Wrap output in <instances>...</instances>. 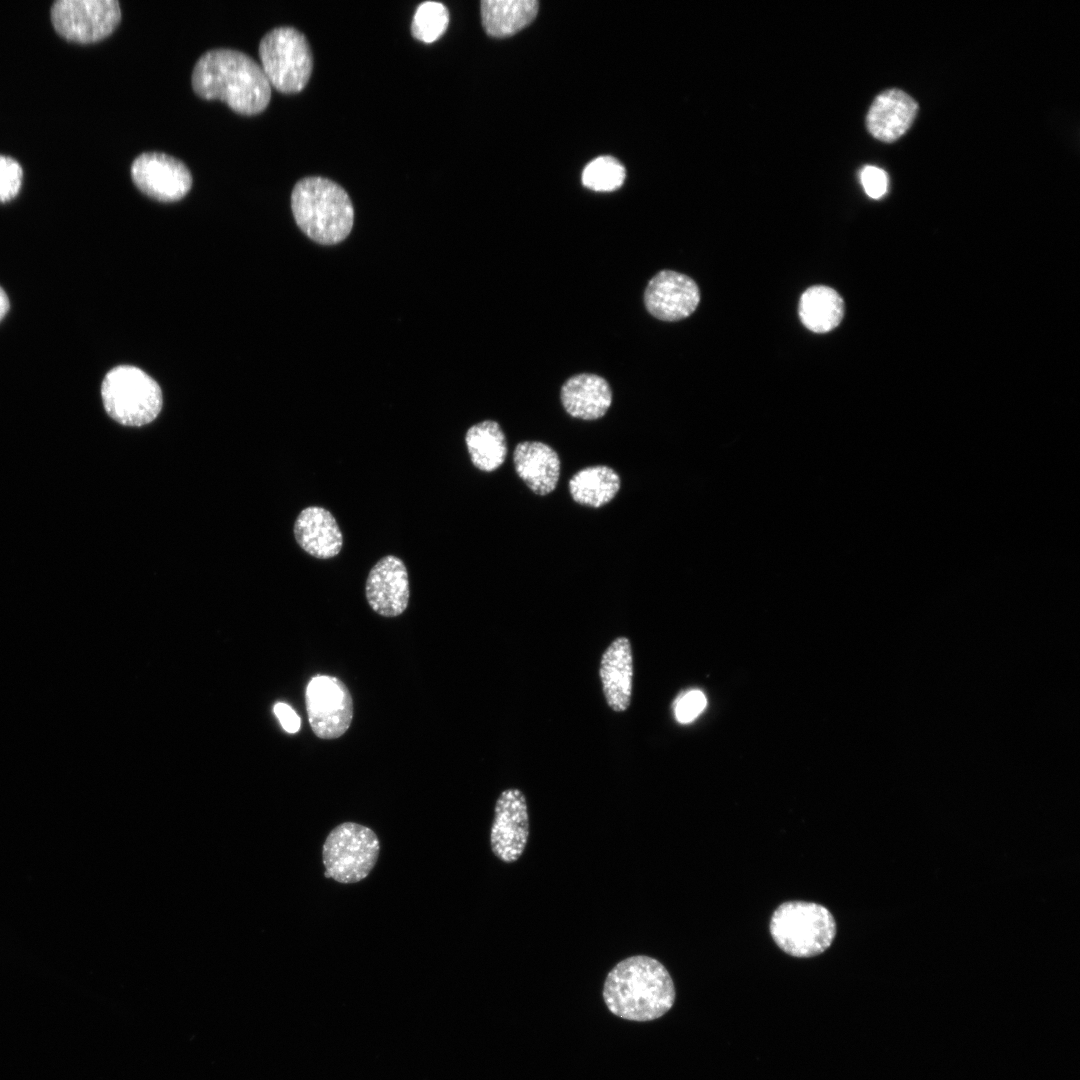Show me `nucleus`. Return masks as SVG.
<instances>
[{"label": "nucleus", "mask_w": 1080, "mask_h": 1080, "mask_svg": "<svg viewBox=\"0 0 1080 1080\" xmlns=\"http://www.w3.org/2000/svg\"><path fill=\"white\" fill-rule=\"evenodd\" d=\"M560 398L570 416L582 420H596L604 416L611 406L612 390L603 377L581 373L565 381Z\"/></svg>", "instance_id": "nucleus-18"}, {"label": "nucleus", "mask_w": 1080, "mask_h": 1080, "mask_svg": "<svg viewBox=\"0 0 1080 1080\" xmlns=\"http://www.w3.org/2000/svg\"><path fill=\"white\" fill-rule=\"evenodd\" d=\"M294 536L298 545L317 559H330L339 554L343 535L330 511L321 506H308L297 516Z\"/></svg>", "instance_id": "nucleus-16"}, {"label": "nucleus", "mask_w": 1080, "mask_h": 1080, "mask_svg": "<svg viewBox=\"0 0 1080 1080\" xmlns=\"http://www.w3.org/2000/svg\"><path fill=\"white\" fill-rule=\"evenodd\" d=\"M191 83L199 97L224 101L241 115L261 113L271 98V85L261 66L244 52L229 48L202 54L193 68Z\"/></svg>", "instance_id": "nucleus-1"}, {"label": "nucleus", "mask_w": 1080, "mask_h": 1080, "mask_svg": "<svg viewBox=\"0 0 1080 1080\" xmlns=\"http://www.w3.org/2000/svg\"><path fill=\"white\" fill-rule=\"evenodd\" d=\"M135 186L145 195L161 202L182 199L192 187V175L179 159L161 152H145L131 164Z\"/></svg>", "instance_id": "nucleus-10"}, {"label": "nucleus", "mask_w": 1080, "mask_h": 1080, "mask_svg": "<svg viewBox=\"0 0 1080 1080\" xmlns=\"http://www.w3.org/2000/svg\"><path fill=\"white\" fill-rule=\"evenodd\" d=\"M448 24L447 8L440 2L427 1L417 7L411 23V33L419 41L432 43L445 33Z\"/></svg>", "instance_id": "nucleus-23"}, {"label": "nucleus", "mask_w": 1080, "mask_h": 1080, "mask_svg": "<svg viewBox=\"0 0 1080 1080\" xmlns=\"http://www.w3.org/2000/svg\"><path fill=\"white\" fill-rule=\"evenodd\" d=\"M770 934L785 953L799 958L826 951L836 935V922L824 906L805 901H788L774 911Z\"/></svg>", "instance_id": "nucleus-4"}, {"label": "nucleus", "mask_w": 1080, "mask_h": 1080, "mask_svg": "<svg viewBox=\"0 0 1080 1080\" xmlns=\"http://www.w3.org/2000/svg\"><path fill=\"white\" fill-rule=\"evenodd\" d=\"M121 20L117 0H58L51 7V21L64 38L93 43L109 36Z\"/></svg>", "instance_id": "nucleus-8"}, {"label": "nucleus", "mask_w": 1080, "mask_h": 1080, "mask_svg": "<svg viewBox=\"0 0 1080 1080\" xmlns=\"http://www.w3.org/2000/svg\"><path fill=\"white\" fill-rule=\"evenodd\" d=\"M274 714L280 721L283 729L288 733H296L300 729L301 720L298 714L286 703H276Z\"/></svg>", "instance_id": "nucleus-28"}, {"label": "nucleus", "mask_w": 1080, "mask_h": 1080, "mask_svg": "<svg viewBox=\"0 0 1080 1080\" xmlns=\"http://www.w3.org/2000/svg\"><path fill=\"white\" fill-rule=\"evenodd\" d=\"M843 316L844 301L833 288L816 285L801 295L799 317L808 330L827 333L840 324Z\"/></svg>", "instance_id": "nucleus-20"}, {"label": "nucleus", "mask_w": 1080, "mask_h": 1080, "mask_svg": "<svg viewBox=\"0 0 1080 1080\" xmlns=\"http://www.w3.org/2000/svg\"><path fill=\"white\" fill-rule=\"evenodd\" d=\"M706 705L707 699L701 690L686 691L674 703L675 717L683 724L692 722L702 713Z\"/></svg>", "instance_id": "nucleus-26"}, {"label": "nucleus", "mask_w": 1080, "mask_h": 1080, "mask_svg": "<svg viewBox=\"0 0 1080 1080\" xmlns=\"http://www.w3.org/2000/svg\"><path fill=\"white\" fill-rule=\"evenodd\" d=\"M9 310V299L5 291L0 287V321Z\"/></svg>", "instance_id": "nucleus-29"}, {"label": "nucleus", "mask_w": 1080, "mask_h": 1080, "mask_svg": "<svg viewBox=\"0 0 1080 1080\" xmlns=\"http://www.w3.org/2000/svg\"><path fill=\"white\" fill-rule=\"evenodd\" d=\"M513 462L518 476L535 494L544 496L556 488L560 459L549 445L539 441L520 442L514 449Z\"/></svg>", "instance_id": "nucleus-17"}, {"label": "nucleus", "mask_w": 1080, "mask_h": 1080, "mask_svg": "<svg viewBox=\"0 0 1080 1080\" xmlns=\"http://www.w3.org/2000/svg\"><path fill=\"white\" fill-rule=\"evenodd\" d=\"M700 302V291L689 276L662 270L648 282L644 291L647 311L663 321H678L690 316Z\"/></svg>", "instance_id": "nucleus-12"}, {"label": "nucleus", "mask_w": 1080, "mask_h": 1080, "mask_svg": "<svg viewBox=\"0 0 1080 1080\" xmlns=\"http://www.w3.org/2000/svg\"><path fill=\"white\" fill-rule=\"evenodd\" d=\"M608 1010L625 1020L646 1022L666 1014L675 1001L673 980L664 965L646 955L617 963L603 986Z\"/></svg>", "instance_id": "nucleus-2"}, {"label": "nucleus", "mask_w": 1080, "mask_h": 1080, "mask_svg": "<svg viewBox=\"0 0 1080 1080\" xmlns=\"http://www.w3.org/2000/svg\"><path fill=\"white\" fill-rule=\"evenodd\" d=\"M918 111L916 101L899 89L879 94L871 104L866 126L870 134L883 142L899 139L912 125Z\"/></svg>", "instance_id": "nucleus-14"}, {"label": "nucleus", "mask_w": 1080, "mask_h": 1080, "mask_svg": "<svg viewBox=\"0 0 1080 1080\" xmlns=\"http://www.w3.org/2000/svg\"><path fill=\"white\" fill-rule=\"evenodd\" d=\"M308 721L314 734L325 740L341 737L353 719V699L337 677L316 675L305 692Z\"/></svg>", "instance_id": "nucleus-9"}, {"label": "nucleus", "mask_w": 1080, "mask_h": 1080, "mask_svg": "<svg viewBox=\"0 0 1080 1080\" xmlns=\"http://www.w3.org/2000/svg\"><path fill=\"white\" fill-rule=\"evenodd\" d=\"M101 396L107 414L125 426L148 424L162 408L158 383L143 370L130 365L117 366L106 374Z\"/></svg>", "instance_id": "nucleus-5"}, {"label": "nucleus", "mask_w": 1080, "mask_h": 1080, "mask_svg": "<svg viewBox=\"0 0 1080 1080\" xmlns=\"http://www.w3.org/2000/svg\"><path fill=\"white\" fill-rule=\"evenodd\" d=\"M23 171L13 158L0 155V203L10 201L19 192Z\"/></svg>", "instance_id": "nucleus-25"}, {"label": "nucleus", "mask_w": 1080, "mask_h": 1080, "mask_svg": "<svg viewBox=\"0 0 1080 1080\" xmlns=\"http://www.w3.org/2000/svg\"><path fill=\"white\" fill-rule=\"evenodd\" d=\"M365 596L371 609L384 617H396L407 608L410 598L409 578L404 562L386 555L368 573Z\"/></svg>", "instance_id": "nucleus-13"}, {"label": "nucleus", "mask_w": 1080, "mask_h": 1080, "mask_svg": "<svg viewBox=\"0 0 1080 1080\" xmlns=\"http://www.w3.org/2000/svg\"><path fill=\"white\" fill-rule=\"evenodd\" d=\"M599 675L608 706L615 712L626 711L633 685V654L628 638L618 637L606 648Z\"/></svg>", "instance_id": "nucleus-15"}, {"label": "nucleus", "mask_w": 1080, "mask_h": 1080, "mask_svg": "<svg viewBox=\"0 0 1080 1080\" xmlns=\"http://www.w3.org/2000/svg\"><path fill=\"white\" fill-rule=\"evenodd\" d=\"M291 209L300 230L321 245L340 243L353 227L354 209L349 195L327 178L299 180L291 193Z\"/></svg>", "instance_id": "nucleus-3"}, {"label": "nucleus", "mask_w": 1080, "mask_h": 1080, "mask_svg": "<svg viewBox=\"0 0 1080 1080\" xmlns=\"http://www.w3.org/2000/svg\"><path fill=\"white\" fill-rule=\"evenodd\" d=\"M465 444L472 464L481 471H495L505 461L506 438L496 421L485 420L472 425L466 432Z\"/></svg>", "instance_id": "nucleus-22"}, {"label": "nucleus", "mask_w": 1080, "mask_h": 1080, "mask_svg": "<svg viewBox=\"0 0 1080 1080\" xmlns=\"http://www.w3.org/2000/svg\"><path fill=\"white\" fill-rule=\"evenodd\" d=\"M625 179V168L611 156H600L592 160L583 170V185L597 192L617 190Z\"/></svg>", "instance_id": "nucleus-24"}, {"label": "nucleus", "mask_w": 1080, "mask_h": 1080, "mask_svg": "<svg viewBox=\"0 0 1080 1080\" xmlns=\"http://www.w3.org/2000/svg\"><path fill=\"white\" fill-rule=\"evenodd\" d=\"M261 68L270 85L284 94L302 91L308 83L313 58L303 33L288 27H276L259 43Z\"/></svg>", "instance_id": "nucleus-6"}, {"label": "nucleus", "mask_w": 1080, "mask_h": 1080, "mask_svg": "<svg viewBox=\"0 0 1080 1080\" xmlns=\"http://www.w3.org/2000/svg\"><path fill=\"white\" fill-rule=\"evenodd\" d=\"M860 181L870 198L879 199L887 192L888 175L881 168L865 166L860 172Z\"/></svg>", "instance_id": "nucleus-27"}, {"label": "nucleus", "mask_w": 1080, "mask_h": 1080, "mask_svg": "<svg viewBox=\"0 0 1080 1080\" xmlns=\"http://www.w3.org/2000/svg\"><path fill=\"white\" fill-rule=\"evenodd\" d=\"M620 477L605 465L586 467L569 480V492L578 504L599 508L609 503L620 489Z\"/></svg>", "instance_id": "nucleus-21"}, {"label": "nucleus", "mask_w": 1080, "mask_h": 1080, "mask_svg": "<svg viewBox=\"0 0 1080 1080\" xmlns=\"http://www.w3.org/2000/svg\"><path fill=\"white\" fill-rule=\"evenodd\" d=\"M529 835L526 798L515 788L504 790L496 800L491 826L490 845L494 855L505 863L522 855Z\"/></svg>", "instance_id": "nucleus-11"}, {"label": "nucleus", "mask_w": 1080, "mask_h": 1080, "mask_svg": "<svg viewBox=\"0 0 1080 1080\" xmlns=\"http://www.w3.org/2000/svg\"><path fill=\"white\" fill-rule=\"evenodd\" d=\"M537 11L535 0H483L482 25L491 37H508L529 25Z\"/></svg>", "instance_id": "nucleus-19"}, {"label": "nucleus", "mask_w": 1080, "mask_h": 1080, "mask_svg": "<svg viewBox=\"0 0 1080 1080\" xmlns=\"http://www.w3.org/2000/svg\"><path fill=\"white\" fill-rule=\"evenodd\" d=\"M379 853L380 842L371 828L341 823L329 832L322 846L324 876L343 884L359 882L370 874Z\"/></svg>", "instance_id": "nucleus-7"}]
</instances>
